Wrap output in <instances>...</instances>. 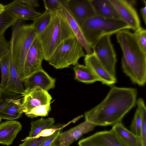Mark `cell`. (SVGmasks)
<instances>
[{
  "mask_svg": "<svg viewBox=\"0 0 146 146\" xmlns=\"http://www.w3.org/2000/svg\"><path fill=\"white\" fill-rule=\"evenodd\" d=\"M4 91L0 86V98H1L3 94Z\"/></svg>",
  "mask_w": 146,
  "mask_h": 146,
  "instance_id": "ab89813d",
  "label": "cell"
},
{
  "mask_svg": "<svg viewBox=\"0 0 146 146\" xmlns=\"http://www.w3.org/2000/svg\"><path fill=\"white\" fill-rule=\"evenodd\" d=\"M18 20L14 15L5 10L0 14V36L4 35L7 29L15 25Z\"/></svg>",
  "mask_w": 146,
  "mask_h": 146,
  "instance_id": "4316f807",
  "label": "cell"
},
{
  "mask_svg": "<svg viewBox=\"0 0 146 146\" xmlns=\"http://www.w3.org/2000/svg\"><path fill=\"white\" fill-rule=\"evenodd\" d=\"M51 110L50 103L46 105L36 107L25 114L27 117L31 118L38 116L45 117L48 115Z\"/></svg>",
  "mask_w": 146,
  "mask_h": 146,
  "instance_id": "83f0119b",
  "label": "cell"
},
{
  "mask_svg": "<svg viewBox=\"0 0 146 146\" xmlns=\"http://www.w3.org/2000/svg\"><path fill=\"white\" fill-rule=\"evenodd\" d=\"M10 41L7 40L4 35L0 36V59L10 51Z\"/></svg>",
  "mask_w": 146,
  "mask_h": 146,
  "instance_id": "836d02e7",
  "label": "cell"
},
{
  "mask_svg": "<svg viewBox=\"0 0 146 146\" xmlns=\"http://www.w3.org/2000/svg\"><path fill=\"white\" fill-rule=\"evenodd\" d=\"M141 14L145 25H146V5L140 10Z\"/></svg>",
  "mask_w": 146,
  "mask_h": 146,
  "instance_id": "74e56055",
  "label": "cell"
},
{
  "mask_svg": "<svg viewBox=\"0 0 146 146\" xmlns=\"http://www.w3.org/2000/svg\"><path fill=\"white\" fill-rule=\"evenodd\" d=\"M137 109L142 121L140 136L139 139L140 146H146V108L143 99L140 98L136 101Z\"/></svg>",
  "mask_w": 146,
  "mask_h": 146,
  "instance_id": "d4e9b609",
  "label": "cell"
},
{
  "mask_svg": "<svg viewBox=\"0 0 146 146\" xmlns=\"http://www.w3.org/2000/svg\"><path fill=\"white\" fill-rule=\"evenodd\" d=\"M10 42L11 60L22 81L24 79V67L26 57L34 40L37 36L32 24H26L18 20L11 27Z\"/></svg>",
  "mask_w": 146,
  "mask_h": 146,
  "instance_id": "3957f363",
  "label": "cell"
},
{
  "mask_svg": "<svg viewBox=\"0 0 146 146\" xmlns=\"http://www.w3.org/2000/svg\"><path fill=\"white\" fill-rule=\"evenodd\" d=\"M80 28L92 49L96 42L103 36H111L123 30L131 29L129 26L121 20L108 19L96 15L86 21Z\"/></svg>",
  "mask_w": 146,
  "mask_h": 146,
  "instance_id": "5b68a950",
  "label": "cell"
},
{
  "mask_svg": "<svg viewBox=\"0 0 146 146\" xmlns=\"http://www.w3.org/2000/svg\"><path fill=\"white\" fill-rule=\"evenodd\" d=\"M79 118L77 117L72 120L69 122L67 123L64 125L62 126L60 125L55 126L52 128L45 129L42 131L40 133L38 134L35 137H46L49 136L57 130H62L64 127L67 126L68 124L71 123H75L78 121Z\"/></svg>",
  "mask_w": 146,
  "mask_h": 146,
  "instance_id": "1f68e13d",
  "label": "cell"
},
{
  "mask_svg": "<svg viewBox=\"0 0 146 146\" xmlns=\"http://www.w3.org/2000/svg\"><path fill=\"white\" fill-rule=\"evenodd\" d=\"M74 79L86 84H92L99 81V79L91 70L86 65L78 64L74 68Z\"/></svg>",
  "mask_w": 146,
  "mask_h": 146,
  "instance_id": "7402d4cb",
  "label": "cell"
},
{
  "mask_svg": "<svg viewBox=\"0 0 146 146\" xmlns=\"http://www.w3.org/2000/svg\"><path fill=\"white\" fill-rule=\"evenodd\" d=\"M23 96L21 107L25 114L36 107L50 103L52 99L47 91L38 88L31 90Z\"/></svg>",
  "mask_w": 146,
  "mask_h": 146,
  "instance_id": "5bb4252c",
  "label": "cell"
},
{
  "mask_svg": "<svg viewBox=\"0 0 146 146\" xmlns=\"http://www.w3.org/2000/svg\"><path fill=\"white\" fill-rule=\"evenodd\" d=\"M19 1L23 4L27 5L34 8L39 6V4L38 0H19Z\"/></svg>",
  "mask_w": 146,
  "mask_h": 146,
  "instance_id": "8d00e7d4",
  "label": "cell"
},
{
  "mask_svg": "<svg viewBox=\"0 0 146 146\" xmlns=\"http://www.w3.org/2000/svg\"><path fill=\"white\" fill-rule=\"evenodd\" d=\"M23 99L13 100L5 106L0 112L1 119L12 121L20 118L23 113L21 102Z\"/></svg>",
  "mask_w": 146,
  "mask_h": 146,
  "instance_id": "ffe728a7",
  "label": "cell"
},
{
  "mask_svg": "<svg viewBox=\"0 0 146 146\" xmlns=\"http://www.w3.org/2000/svg\"><path fill=\"white\" fill-rule=\"evenodd\" d=\"M142 124L141 118L138 110L137 109L135 112L130 127V131L137 137L139 140L140 136Z\"/></svg>",
  "mask_w": 146,
  "mask_h": 146,
  "instance_id": "f1b7e54d",
  "label": "cell"
},
{
  "mask_svg": "<svg viewBox=\"0 0 146 146\" xmlns=\"http://www.w3.org/2000/svg\"><path fill=\"white\" fill-rule=\"evenodd\" d=\"M48 136L28 138L26 137L22 140L23 142L19 146H39Z\"/></svg>",
  "mask_w": 146,
  "mask_h": 146,
  "instance_id": "d6a6232c",
  "label": "cell"
},
{
  "mask_svg": "<svg viewBox=\"0 0 146 146\" xmlns=\"http://www.w3.org/2000/svg\"><path fill=\"white\" fill-rule=\"evenodd\" d=\"M19 96H21L19 95H15L14 96H12L8 98H5L4 101L0 103V112L3 108L7 104L11 101L13 100L17 99ZM1 119L0 117V123L1 121Z\"/></svg>",
  "mask_w": 146,
  "mask_h": 146,
  "instance_id": "d590c367",
  "label": "cell"
},
{
  "mask_svg": "<svg viewBox=\"0 0 146 146\" xmlns=\"http://www.w3.org/2000/svg\"><path fill=\"white\" fill-rule=\"evenodd\" d=\"M22 126L17 121L7 120L0 123V144L9 146L12 144Z\"/></svg>",
  "mask_w": 146,
  "mask_h": 146,
  "instance_id": "e0dca14e",
  "label": "cell"
},
{
  "mask_svg": "<svg viewBox=\"0 0 146 146\" xmlns=\"http://www.w3.org/2000/svg\"><path fill=\"white\" fill-rule=\"evenodd\" d=\"M128 146H140L137 137L126 128L121 123L113 125L111 129Z\"/></svg>",
  "mask_w": 146,
  "mask_h": 146,
  "instance_id": "44dd1931",
  "label": "cell"
},
{
  "mask_svg": "<svg viewBox=\"0 0 146 146\" xmlns=\"http://www.w3.org/2000/svg\"><path fill=\"white\" fill-rule=\"evenodd\" d=\"M90 2L96 15L108 19L121 20L110 0H90Z\"/></svg>",
  "mask_w": 146,
  "mask_h": 146,
  "instance_id": "ac0fdd59",
  "label": "cell"
},
{
  "mask_svg": "<svg viewBox=\"0 0 146 146\" xmlns=\"http://www.w3.org/2000/svg\"><path fill=\"white\" fill-rule=\"evenodd\" d=\"M63 5L80 27L87 20L96 15L90 0H64Z\"/></svg>",
  "mask_w": 146,
  "mask_h": 146,
  "instance_id": "9c48e42d",
  "label": "cell"
},
{
  "mask_svg": "<svg viewBox=\"0 0 146 146\" xmlns=\"http://www.w3.org/2000/svg\"><path fill=\"white\" fill-rule=\"evenodd\" d=\"M5 99H3L1 98H0V103L3 102L4 101Z\"/></svg>",
  "mask_w": 146,
  "mask_h": 146,
  "instance_id": "60d3db41",
  "label": "cell"
},
{
  "mask_svg": "<svg viewBox=\"0 0 146 146\" xmlns=\"http://www.w3.org/2000/svg\"><path fill=\"white\" fill-rule=\"evenodd\" d=\"M51 18V13L45 10L42 14L36 17L33 21L32 24L37 36L44 31L49 24Z\"/></svg>",
  "mask_w": 146,
  "mask_h": 146,
  "instance_id": "484cf974",
  "label": "cell"
},
{
  "mask_svg": "<svg viewBox=\"0 0 146 146\" xmlns=\"http://www.w3.org/2000/svg\"><path fill=\"white\" fill-rule=\"evenodd\" d=\"M61 130H57L52 135L48 136L39 146H49L58 134L61 132Z\"/></svg>",
  "mask_w": 146,
  "mask_h": 146,
  "instance_id": "e575fe53",
  "label": "cell"
},
{
  "mask_svg": "<svg viewBox=\"0 0 146 146\" xmlns=\"http://www.w3.org/2000/svg\"><path fill=\"white\" fill-rule=\"evenodd\" d=\"M116 34L123 53V72L133 83L144 86L146 82V54L139 47L134 33L124 29Z\"/></svg>",
  "mask_w": 146,
  "mask_h": 146,
  "instance_id": "7a4b0ae2",
  "label": "cell"
},
{
  "mask_svg": "<svg viewBox=\"0 0 146 146\" xmlns=\"http://www.w3.org/2000/svg\"><path fill=\"white\" fill-rule=\"evenodd\" d=\"M121 19L134 31L141 26L140 20L134 6L127 0H110Z\"/></svg>",
  "mask_w": 146,
  "mask_h": 146,
  "instance_id": "4fadbf2b",
  "label": "cell"
},
{
  "mask_svg": "<svg viewBox=\"0 0 146 146\" xmlns=\"http://www.w3.org/2000/svg\"><path fill=\"white\" fill-rule=\"evenodd\" d=\"M23 83L25 91L21 96L33 89L39 88L47 91L55 86L56 79L51 77L46 71L42 69L37 70L22 81Z\"/></svg>",
  "mask_w": 146,
  "mask_h": 146,
  "instance_id": "8fae6325",
  "label": "cell"
},
{
  "mask_svg": "<svg viewBox=\"0 0 146 146\" xmlns=\"http://www.w3.org/2000/svg\"><path fill=\"white\" fill-rule=\"evenodd\" d=\"M5 10V5L0 3V14Z\"/></svg>",
  "mask_w": 146,
  "mask_h": 146,
  "instance_id": "f35d334b",
  "label": "cell"
},
{
  "mask_svg": "<svg viewBox=\"0 0 146 146\" xmlns=\"http://www.w3.org/2000/svg\"><path fill=\"white\" fill-rule=\"evenodd\" d=\"M43 60V50L37 36L31 44L26 57L24 67V79L35 72L42 69L41 64Z\"/></svg>",
  "mask_w": 146,
  "mask_h": 146,
  "instance_id": "7c38bea8",
  "label": "cell"
},
{
  "mask_svg": "<svg viewBox=\"0 0 146 146\" xmlns=\"http://www.w3.org/2000/svg\"><path fill=\"white\" fill-rule=\"evenodd\" d=\"M96 125L85 120L75 127L60 132L51 145L69 146L84 134L93 130Z\"/></svg>",
  "mask_w": 146,
  "mask_h": 146,
  "instance_id": "30bf717a",
  "label": "cell"
},
{
  "mask_svg": "<svg viewBox=\"0 0 146 146\" xmlns=\"http://www.w3.org/2000/svg\"><path fill=\"white\" fill-rule=\"evenodd\" d=\"M5 7V10L13 14L18 20L33 21L41 14L34 8L21 3L19 0H15Z\"/></svg>",
  "mask_w": 146,
  "mask_h": 146,
  "instance_id": "2e32d148",
  "label": "cell"
},
{
  "mask_svg": "<svg viewBox=\"0 0 146 146\" xmlns=\"http://www.w3.org/2000/svg\"><path fill=\"white\" fill-rule=\"evenodd\" d=\"M49 146H56L54 145H50Z\"/></svg>",
  "mask_w": 146,
  "mask_h": 146,
  "instance_id": "b9f144b4",
  "label": "cell"
},
{
  "mask_svg": "<svg viewBox=\"0 0 146 146\" xmlns=\"http://www.w3.org/2000/svg\"><path fill=\"white\" fill-rule=\"evenodd\" d=\"M81 43L75 36L62 42L56 48L48 61L56 69H62L78 64L79 59L86 54Z\"/></svg>",
  "mask_w": 146,
  "mask_h": 146,
  "instance_id": "8992f818",
  "label": "cell"
},
{
  "mask_svg": "<svg viewBox=\"0 0 146 146\" xmlns=\"http://www.w3.org/2000/svg\"><path fill=\"white\" fill-rule=\"evenodd\" d=\"M64 0H44L43 2L45 10L51 13L59 10L63 5Z\"/></svg>",
  "mask_w": 146,
  "mask_h": 146,
  "instance_id": "4dcf8cb0",
  "label": "cell"
},
{
  "mask_svg": "<svg viewBox=\"0 0 146 146\" xmlns=\"http://www.w3.org/2000/svg\"><path fill=\"white\" fill-rule=\"evenodd\" d=\"M11 58L10 52L0 59L1 81L0 86L3 90L7 84L11 71Z\"/></svg>",
  "mask_w": 146,
  "mask_h": 146,
  "instance_id": "cb8c5ba5",
  "label": "cell"
},
{
  "mask_svg": "<svg viewBox=\"0 0 146 146\" xmlns=\"http://www.w3.org/2000/svg\"><path fill=\"white\" fill-rule=\"evenodd\" d=\"M92 50L106 70L111 75L115 77L117 59L110 36L106 35L100 38L96 43Z\"/></svg>",
  "mask_w": 146,
  "mask_h": 146,
  "instance_id": "52a82bcc",
  "label": "cell"
},
{
  "mask_svg": "<svg viewBox=\"0 0 146 146\" xmlns=\"http://www.w3.org/2000/svg\"><path fill=\"white\" fill-rule=\"evenodd\" d=\"M134 33L139 47L146 54V30L140 27L134 31Z\"/></svg>",
  "mask_w": 146,
  "mask_h": 146,
  "instance_id": "f546056e",
  "label": "cell"
},
{
  "mask_svg": "<svg viewBox=\"0 0 146 146\" xmlns=\"http://www.w3.org/2000/svg\"><path fill=\"white\" fill-rule=\"evenodd\" d=\"M59 10L66 20L75 36L82 44L87 54H92L93 50L86 40L78 24L63 5Z\"/></svg>",
  "mask_w": 146,
  "mask_h": 146,
  "instance_id": "d6986e66",
  "label": "cell"
},
{
  "mask_svg": "<svg viewBox=\"0 0 146 146\" xmlns=\"http://www.w3.org/2000/svg\"><path fill=\"white\" fill-rule=\"evenodd\" d=\"M85 65L89 68L103 84L111 86L117 82L115 77L110 74L99 62L94 52L86 54L84 57Z\"/></svg>",
  "mask_w": 146,
  "mask_h": 146,
  "instance_id": "9a60e30c",
  "label": "cell"
},
{
  "mask_svg": "<svg viewBox=\"0 0 146 146\" xmlns=\"http://www.w3.org/2000/svg\"><path fill=\"white\" fill-rule=\"evenodd\" d=\"M79 146H128L111 129L97 132L80 140Z\"/></svg>",
  "mask_w": 146,
  "mask_h": 146,
  "instance_id": "ba28073f",
  "label": "cell"
},
{
  "mask_svg": "<svg viewBox=\"0 0 146 146\" xmlns=\"http://www.w3.org/2000/svg\"><path fill=\"white\" fill-rule=\"evenodd\" d=\"M105 98L99 104L84 113L85 120L97 126H106L121 122L135 106L136 88L110 86Z\"/></svg>",
  "mask_w": 146,
  "mask_h": 146,
  "instance_id": "6da1fadb",
  "label": "cell"
},
{
  "mask_svg": "<svg viewBox=\"0 0 146 146\" xmlns=\"http://www.w3.org/2000/svg\"><path fill=\"white\" fill-rule=\"evenodd\" d=\"M54 122L55 120L53 118H42L32 121L31 123V127L29 134L27 137L29 138L35 137L42 130L54 127L55 126L53 125Z\"/></svg>",
  "mask_w": 146,
  "mask_h": 146,
  "instance_id": "603a6c76",
  "label": "cell"
},
{
  "mask_svg": "<svg viewBox=\"0 0 146 146\" xmlns=\"http://www.w3.org/2000/svg\"><path fill=\"white\" fill-rule=\"evenodd\" d=\"M51 19L48 26L42 34L37 36L43 50L44 60L47 61L62 42L75 36L60 10L51 13Z\"/></svg>",
  "mask_w": 146,
  "mask_h": 146,
  "instance_id": "277c9868",
  "label": "cell"
}]
</instances>
